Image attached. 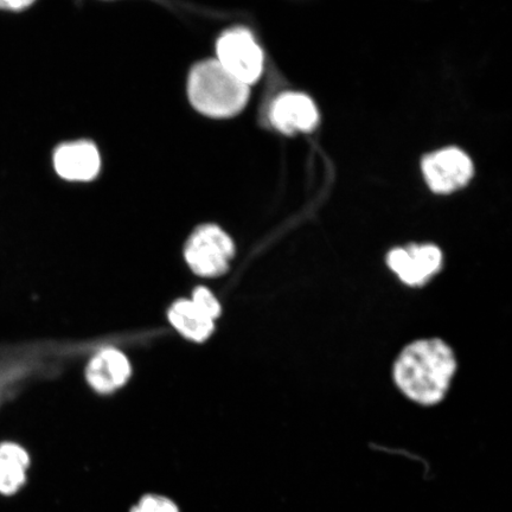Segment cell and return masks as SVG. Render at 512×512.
Masks as SVG:
<instances>
[{
	"instance_id": "cell-1",
	"label": "cell",
	"mask_w": 512,
	"mask_h": 512,
	"mask_svg": "<svg viewBox=\"0 0 512 512\" xmlns=\"http://www.w3.org/2000/svg\"><path fill=\"white\" fill-rule=\"evenodd\" d=\"M456 371V355L450 345L439 338H428L401 351L393 376L396 386L409 400L434 406L444 400Z\"/></svg>"
},
{
	"instance_id": "cell-2",
	"label": "cell",
	"mask_w": 512,
	"mask_h": 512,
	"mask_svg": "<svg viewBox=\"0 0 512 512\" xmlns=\"http://www.w3.org/2000/svg\"><path fill=\"white\" fill-rule=\"evenodd\" d=\"M249 94V87L230 75L216 60L202 61L191 69L189 99L195 110L206 117H235L245 110Z\"/></svg>"
},
{
	"instance_id": "cell-3",
	"label": "cell",
	"mask_w": 512,
	"mask_h": 512,
	"mask_svg": "<svg viewBox=\"0 0 512 512\" xmlns=\"http://www.w3.org/2000/svg\"><path fill=\"white\" fill-rule=\"evenodd\" d=\"M216 61L248 87L264 73L265 56L252 32L246 28L224 31L216 43Z\"/></svg>"
},
{
	"instance_id": "cell-4",
	"label": "cell",
	"mask_w": 512,
	"mask_h": 512,
	"mask_svg": "<svg viewBox=\"0 0 512 512\" xmlns=\"http://www.w3.org/2000/svg\"><path fill=\"white\" fill-rule=\"evenodd\" d=\"M234 254L233 240L213 224L198 228L185 247V260L201 277H219L226 273Z\"/></svg>"
},
{
	"instance_id": "cell-5",
	"label": "cell",
	"mask_w": 512,
	"mask_h": 512,
	"mask_svg": "<svg viewBox=\"0 0 512 512\" xmlns=\"http://www.w3.org/2000/svg\"><path fill=\"white\" fill-rule=\"evenodd\" d=\"M421 169L428 187L439 195L465 188L475 174L471 158L458 147L431 153L422 160Z\"/></svg>"
},
{
	"instance_id": "cell-6",
	"label": "cell",
	"mask_w": 512,
	"mask_h": 512,
	"mask_svg": "<svg viewBox=\"0 0 512 512\" xmlns=\"http://www.w3.org/2000/svg\"><path fill=\"white\" fill-rule=\"evenodd\" d=\"M387 262L403 284L418 287L426 285L440 272L444 256L438 246L425 243L394 248L389 252Z\"/></svg>"
},
{
	"instance_id": "cell-7",
	"label": "cell",
	"mask_w": 512,
	"mask_h": 512,
	"mask_svg": "<svg viewBox=\"0 0 512 512\" xmlns=\"http://www.w3.org/2000/svg\"><path fill=\"white\" fill-rule=\"evenodd\" d=\"M53 162L57 175L70 182L93 181L101 169L98 147L87 140L60 145Z\"/></svg>"
},
{
	"instance_id": "cell-8",
	"label": "cell",
	"mask_w": 512,
	"mask_h": 512,
	"mask_svg": "<svg viewBox=\"0 0 512 512\" xmlns=\"http://www.w3.org/2000/svg\"><path fill=\"white\" fill-rule=\"evenodd\" d=\"M272 125L284 134L310 132L318 124L315 102L300 93H285L275 99L270 111Z\"/></svg>"
},
{
	"instance_id": "cell-9",
	"label": "cell",
	"mask_w": 512,
	"mask_h": 512,
	"mask_svg": "<svg viewBox=\"0 0 512 512\" xmlns=\"http://www.w3.org/2000/svg\"><path fill=\"white\" fill-rule=\"evenodd\" d=\"M130 376V362L123 352L115 349L100 351L87 367L89 384L101 394H110L123 387Z\"/></svg>"
},
{
	"instance_id": "cell-10",
	"label": "cell",
	"mask_w": 512,
	"mask_h": 512,
	"mask_svg": "<svg viewBox=\"0 0 512 512\" xmlns=\"http://www.w3.org/2000/svg\"><path fill=\"white\" fill-rule=\"evenodd\" d=\"M30 466L27 448L15 441H0V496L17 495L28 482Z\"/></svg>"
},
{
	"instance_id": "cell-11",
	"label": "cell",
	"mask_w": 512,
	"mask_h": 512,
	"mask_svg": "<svg viewBox=\"0 0 512 512\" xmlns=\"http://www.w3.org/2000/svg\"><path fill=\"white\" fill-rule=\"evenodd\" d=\"M169 319L174 328L191 341H206L214 331L215 320L204 315L190 299H181L172 305Z\"/></svg>"
},
{
	"instance_id": "cell-12",
	"label": "cell",
	"mask_w": 512,
	"mask_h": 512,
	"mask_svg": "<svg viewBox=\"0 0 512 512\" xmlns=\"http://www.w3.org/2000/svg\"><path fill=\"white\" fill-rule=\"evenodd\" d=\"M130 512H181L170 498L160 495H145Z\"/></svg>"
},
{
	"instance_id": "cell-13",
	"label": "cell",
	"mask_w": 512,
	"mask_h": 512,
	"mask_svg": "<svg viewBox=\"0 0 512 512\" xmlns=\"http://www.w3.org/2000/svg\"><path fill=\"white\" fill-rule=\"evenodd\" d=\"M190 300L209 318L215 320L220 316L221 305L219 300L207 287H197Z\"/></svg>"
},
{
	"instance_id": "cell-14",
	"label": "cell",
	"mask_w": 512,
	"mask_h": 512,
	"mask_svg": "<svg viewBox=\"0 0 512 512\" xmlns=\"http://www.w3.org/2000/svg\"><path fill=\"white\" fill-rule=\"evenodd\" d=\"M36 0H0V9L8 11H22L30 8Z\"/></svg>"
},
{
	"instance_id": "cell-15",
	"label": "cell",
	"mask_w": 512,
	"mask_h": 512,
	"mask_svg": "<svg viewBox=\"0 0 512 512\" xmlns=\"http://www.w3.org/2000/svg\"><path fill=\"white\" fill-rule=\"evenodd\" d=\"M159 2H163V0H159Z\"/></svg>"
}]
</instances>
